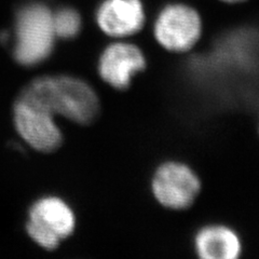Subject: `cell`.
Segmentation results:
<instances>
[{
  "instance_id": "obj_1",
  "label": "cell",
  "mask_w": 259,
  "mask_h": 259,
  "mask_svg": "<svg viewBox=\"0 0 259 259\" xmlns=\"http://www.w3.org/2000/svg\"><path fill=\"white\" fill-rule=\"evenodd\" d=\"M20 100L34 104L54 117L63 116L79 124H89L100 112V100L85 81L69 76L44 77L32 81Z\"/></svg>"
},
{
  "instance_id": "obj_2",
  "label": "cell",
  "mask_w": 259,
  "mask_h": 259,
  "mask_svg": "<svg viewBox=\"0 0 259 259\" xmlns=\"http://www.w3.org/2000/svg\"><path fill=\"white\" fill-rule=\"evenodd\" d=\"M52 15L41 4L24 7L16 15L13 54L23 66H34L52 53L56 37Z\"/></svg>"
},
{
  "instance_id": "obj_3",
  "label": "cell",
  "mask_w": 259,
  "mask_h": 259,
  "mask_svg": "<svg viewBox=\"0 0 259 259\" xmlns=\"http://www.w3.org/2000/svg\"><path fill=\"white\" fill-rule=\"evenodd\" d=\"M201 180L188 164L180 161L161 163L151 177V193L158 203L171 210L189 208L201 191Z\"/></svg>"
},
{
  "instance_id": "obj_4",
  "label": "cell",
  "mask_w": 259,
  "mask_h": 259,
  "mask_svg": "<svg viewBox=\"0 0 259 259\" xmlns=\"http://www.w3.org/2000/svg\"><path fill=\"white\" fill-rule=\"evenodd\" d=\"M202 28L197 10L185 4H171L159 12L153 24V37L165 51L183 54L200 41Z\"/></svg>"
},
{
  "instance_id": "obj_5",
  "label": "cell",
  "mask_w": 259,
  "mask_h": 259,
  "mask_svg": "<svg viewBox=\"0 0 259 259\" xmlns=\"http://www.w3.org/2000/svg\"><path fill=\"white\" fill-rule=\"evenodd\" d=\"M29 237L41 247L53 250L76 228V217L68 204L59 198L38 201L29 212Z\"/></svg>"
},
{
  "instance_id": "obj_6",
  "label": "cell",
  "mask_w": 259,
  "mask_h": 259,
  "mask_svg": "<svg viewBox=\"0 0 259 259\" xmlns=\"http://www.w3.org/2000/svg\"><path fill=\"white\" fill-rule=\"evenodd\" d=\"M147 67L142 49L126 39L115 40L104 49L97 62V72L105 83L117 91L131 87L134 78Z\"/></svg>"
},
{
  "instance_id": "obj_7",
  "label": "cell",
  "mask_w": 259,
  "mask_h": 259,
  "mask_svg": "<svg viewBox=\"0 0 259 259\" xmlns=\"http://www.w3.org/2000/svg\"><path fill=\"white\" fill-rule=\"evenodd\" d=\"M14 122L22 139L36 150L52 152L62 144L61 130L53 116L34 104L19 99L14 106Z\"/></svg>"
},
{
  "instance_id": "obj_8",
  "label": "cell",
  "mask_w": 259,
  "mask_h": 259,
  "mask_svg": "<svg viewBox=\"0 0 259 259\" xmlns=\"http://www.w3.org/2000/svg\"><path fill=\"white\" fill-rule=\"evenodd\" d=\"M146 13L141 0H104L96 12V23L105 35L122 40L143 29Z\"/></svg>"
},
{
  "instance_id": "obj_9",
  "label": "cell",
  "mask_w": 259,
  "mask_h": 259,
  "mask_svg": "<svg viewBox=\"0 0 259 259\" xmlns=\"http://www.w3.org/2000/svg\"><path fill=\"white\" fill-rule=\"evenodd\" d=\"M193 249L201 259H238L243 243L231 227L213 224L202 227L193 238Z\"/></svg>"
},
{
  "instance_id": "obj_10",
  "label": "cell",
  "mask_w": 259,
  "mask_h": 259,
  "mask_svg": "<svg viewBox=\"0 0 259 259\" xmlns=\"http://www.w3.org/2000/svg\"><path fill=\"white\" fill-rule=\"evenodd\" d=\"M53 27L56 37L63 39L75 38L81 29V18L71 8H63L53 13Z\"/></svg>"
},
{
  "instance_id": "obj_11",
  "label": "cell",
  "mask_w": 259,
  "mask_h": 259,
  "mask_svg": "<svg viewBox=\"0 0 259 259\" xmlns=\"http://www.w3.org/2000/svg\"><path fill=\"white\" fill-rule=\"evenodd\" d=\"M222 2L229 3V4H237V3H242V2H244V0H222Z\"/></svg>"
},
{
  "instance_id": "obj_12",
  "label": "cell",
  "mask_w": 259,
  "mask_h": 259,
  "mask_svg": "<svg viewBox=\"0 0 259 259\" xmlns=\"http://www.w3.org/2000/svg\"><path fill=\"white\" fill-rule=\"evenodd\" d=\"M258 130H259V128H258Z\"/></svg>"
}]
</instances>
